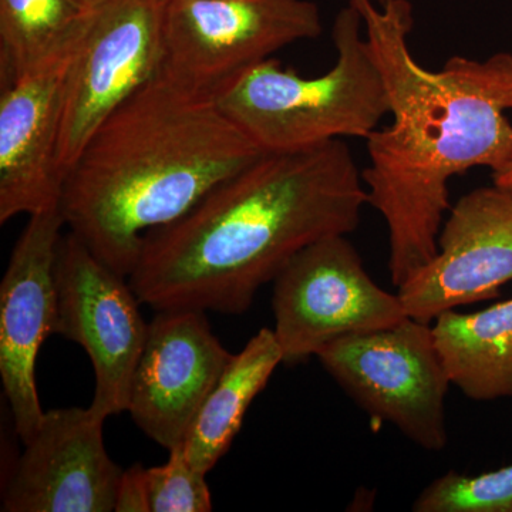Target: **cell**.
Masks as SVG:
<instances>
[{
  "label": "cell",
  "instance_id": "obj_18",
  "mask_svg": "<svg viewBox=\"0 0 512 512\" xmlns=\"http://www.w3.org/2000/svg\"><path fill=\"white\" fill-rule=\"evenodd\" d=\"M413 511L512 512V464L480 476L448 471L421 491Z\"/></svg>",
  "mask_w": 512,
  "mask_h": 512
},
{
  "label": "cell",
  "instance_id": "obj_8",
  "mask_svg": "<svg viewBox=\"0 0 512 512\" xmlns=\"http://www.w3.org/2000/svg\"><path fill=\"white\" fill-rule=\"evenodd\" d=\"M165 2L109 0L90 15L64 89L63 181L100 124L161 72Z\"/></svg>",
  "mask_w": 512,
  "mask_h": 512
},
{
  "label": "cell",
  "instance_id": "obj_22",
  "mask_svg": "<svg viewBox=\"0 0 512 512\" xmlns=\"http://www.w3.org/2000/svg\"><path fill=\"white\" fill-rule=\"evenodd\" d=\"M82 3L84 9L89 10V12H93V10L99 9L100 6H103L104 3L109 2V0H79Z\"/></svg>",
  "mask_w": 512,
  "mask_h": 512
},
{
  "label": "cell",
  "instance_id": "obj_15",
  "mask_svg": "<svg viewBox=\"0 0 512 512\" xmlns=\"http://www.w3.org/2000/svg\"><path fill=\"white\" fill-rule=\"evenodd\" d=\"M431 328L451 384L468 399L512 397V299L480 312H444Z\"/></svg>",
  "mask_w": 512,
  "mask_h": 512
},
{
  "label": "cell",
  "instance_id": "obj_2",
  "mask_svg": "<svg viewBox=\"0 0 512 512\" xmlns=\"http://www.w3.org/2000/svg\"><path fill=\"white\" fill-rule=\"evenodd\" d=\"M365 205L362 173L345 141L266 153L183 218L148 232L128 281L154 311L242 315L293 256L352 234Z\"/></svg>",
  "mask_w": 512,
  "mask_h": 512
},
{
  "label": "cell",
  "instance_id": "obj_19",
  "mask_svg": "<svg viewBox=\"0 0 512 512\" xmlns=\"http://www.w3.org/2000/svg\"><path fill=\"white\" fill-rule=\"evenodd\" d=\"M207 474L191 466L183 444L168 451L167 463L146 468L150 512H210L212 497Z\"/></svg>",
  "mask_w": 512,
  "mask_h": 512
},
{
  "label": "cell",
  "instance_id": "obj_12",
  "mask_svg": "<svg viewBox=\"0 0 512 512\" xmlns=\"http://www.w3.org/2000/svg\"><path fill=\"white\" fill-rule=\"evenodd\" d=\"M64 227L59 208L29 217L0 284V377L23 444L45 414L36 360L45 340L56 333V258Z\"/></svg>",
  "mask_w": 512,
  "mask_h": 512
},
{
  "label": "cell",
  "instance_id": "obj_20",
  "mask_svg": "<svg viewBox=\"0 0 512 512\" xmlns=\"http://www.w3.org/2000/svg\"><path fill=\"white\" fill-rule=\"evenodd\" d=\"M116 512H150L146 468L140 464L123 471L117 491Z\"/></svg>",
  "mask_w": 512,
  "mask_h": 512
},
{
  "label": "cell",
  "instance_id": "obj_1",
  "mask_svg": "<svg viewBox=\"0 0 512 512\" xmlns=\"http://www.w3.org/2000/svg\"><path fill=\"white\" fill-rule=\"evenodd\" d=\"M379 67L389 126L366 138L367 204L389 229V271L399 288L436 255L450 211L448 183L471 168L503 167L512 156V53L453 56L440 70L410 50L409 0H349Z\"/></svg>",
  "mask_w": 512,
  "mask_h": 512
},
{
  "label": "cell",
  "instance_id": "obj_21",
  "mask_svg": "<svg viewBox=\"0 0 512 512\" xmlns=\"http://www.w3.org/2000/svg\"><path fill=\"white\" fill-rule=\"evenodd\" d=\"M491 174H493L494 185L512 194V156L503 167L498 168Z\"/></svg>",
  "mask_w": 512,
  "mask_h": 512
},
{
  "label": "cell",
  "instance_id": "obj_17",
  "mask_svg": "<svg viewBox=\"0 0 512 512\" xmlns=\"http://www.w3.org/2000/svg\"><path fill=\"white\" fill-rule=\"evenodd\" d=\"M90 15L79 0H0L2 83L62 49Z\"/></svg>",
  "mask_w": 512,
  "mask_h": 512
},
{
  "label": "cell",
  "instance_id": "obj_4",
  "mask_svg": "<svg viewBox=\"0 0 512 512\" xmlns=\"http://www.w3.org/2000/svg\"><path fill=\"white\" fill-rule=\"evenodd\" d=\"M332 39L336 62L322 76H299L269 57L215 93L221 110L264 153H293L348 137L366 140L390 113L362 18L352 5L336 15Z\"/></svg>",
  "mask_w": 512,
  "mask_h": 512
},
{
  "label": "cell",
  "instance_id": "obj_16",
  "mask_svg": "<svg viewBox=\"0 0 512 512\" xmlns=\"http://www.w3.org/2000/svg\"><path fill=\"white\" fill-rule=\"evenodd\" d=\"M284 363L274 329L264 328L232 355L220 380L202 404L183 444L192 467L208 474L228 453L249 406Z\"/></svg>",
  "mask_w": 512,
  "mask_h": 512
},
{
  "label": "cell",
  "instance_id": "obj_14",
  "mask_svg": "<svg viewBox=\"0 0 512 512\" xmlns=\"http://www.w3.org/2000/svg\"><path fill=\"white\" fill-rule=\"evenodd\" d=\"M90 407L43 414L2 494L3 512H111L123 471Z\"/></svg>",
  "mask_w": 512,
  "mask_h": 512
},
{
  "label": "cell",
  "instance_id": "obj_10",
  "mask_svg": "<svg viewBox=\"0 0 512 512\" xmlns=\"http://www.w3.org/2000/svg\"><path fill=\"white\" fill-rule=\"evenodd\" d=\"M512 281V194L481 187L450 208L433 258L397 288L409 318L434 322L444 312L500 296Z\"/></svg>",
  "mask_w": 512,
  "mask_h": 512
},
{
  "label": "cell",
  "instance_id": "obj_11",
  "mask_svg": "<svg viewBox=\"0 0 512 512\" xmlns=\"http://www.w3.org/2000/svg\"><path fill=\"white\" fill-rule=\"evenodd\" d=\"M87 22L62 49L2 83L0 224L16 215L32 217L59 208L63 175L57 148L64 89Z\"/></svg>",
  "mask_w": 512,
  "mask_h": 512
},
{
  "label": "cell",
  "instance_id": "obj_3",
  "mask_svg": "<svg viewBox=\"0 0 512 512\" xmlns=\"http://www.w3.org/2000/svg\"><path fill=\"white\" fill-rule=\"evenodd\" d=\"M211 94L158 73L94 131L63 181L64 225L120 275L144 237L264 156Z\"/></svg>",
  "mask_w": 512,
  "mask_h": 512
},
{
  "label": "cell",
  "instance_id": "obj_5",
  "mask_svg": "<svg viewBox=\"0 0 512 512\" xmlns=\"http://www.w3.org/2000/svg\"><path fill=\"white\" fill-rule=\"evenodd\" d=\"M323 369L372 419L393 424L416 446L446 448V365L429 323L355 333L319 350Z\"/></svg>",
  "mask_w": 512,
  "mask_h": 512
},
{
  "label": "cell",
  "instance_id": "obj_6",
  "mask_svg": "<svg viewBox=\"0 0 512 512\" xmlns=\"http://www.w3.org/2000/svg\"><path fill=\"white\" fill-rule=\"evenodd\" d=\"M320 33L311 0H167L160 73L215 96L244 70Z\"/></svg>",
  "mask_w": 512,
  "mask_h": 512
},
{
  "label": "cell",
  "instance_id": "obj_13",
  "mask_svg": "<svg viewBox=\"0 0 512 512\" xmlns=\"http://www.w3.org/2000/svg\"><path fill=\"white\" fill-rule=\"evenodd\" d=\"M204 311H157L134 372L127 412L165 450L184 444L231 353Z\"/></svg>",
  "mask_w": 512,
  "mask_h": 512
},
{
  "label": "cell",
  "instance_id": "obj_7",
  "mask_svg": "<svg viewBox=\"0 0 512 512\" xmlns=\"http://www.w3.org/2000/svg\"><path fill=\"white\" fill-rule=\"evenodd\" d=\"M275 338L286 365L318 355L342 336L393 328L409 318L399 293L367 274L348 235L320 239L274 279Z\"/></svg>",
  "mask_w": 512,
  "mask_h": 512
},
{
  "label": "cell",
  "instance_id": "obj_9",
  "mask_svg": "<svg viewBox=\"0 0 512 512\" xmlns=\"http://www.w3.org/2000/svg\"><path fill=\"white\" fill-rule=\"evenodd\" d=\"M56 289L55 335L82 346L92 362L90 409L106 420L127 412L148 335L137 293L126 276L101 262L72 232L57 248Z\"/></svg>",
  "mask_w": 512,
  "mask_h": 512
}]
</instances>
